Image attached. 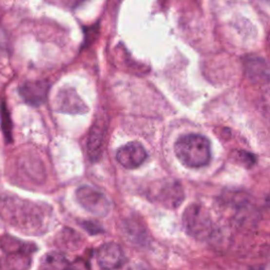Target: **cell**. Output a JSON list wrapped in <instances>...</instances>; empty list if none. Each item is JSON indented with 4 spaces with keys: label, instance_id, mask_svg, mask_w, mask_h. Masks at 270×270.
Returning <instances> with one entry per match:
<instances>
[{
    "label": "cell",
    "instance_id": "16",
    "mask_svg": "<svg viewBox=\"0 0 270 270\" xmlns=\"http://www.w3.org/2000/svg\"><path fill=\"white\" fill-rule=\"evenodd\" d=\"M0 267H1V261H0Z\"/></svg>",
    "mask_w": 270,
    "mask_h": 270
},
{
    "label": "cell",
    "instance_id": "5",
    "mask_svg": "<svg viewBox=\"0 0 270 270\" xmlns=\"http://www.w3.org/2000/svg\"><path fill=\"white\" fill-rule=\"evenodd\" d=\"M14 209L9 211L10 217L12 218V223L16 225L20 229L28 231L37 230L42 225L43 216L41 212H38L35 207L30 208L29 204H14Z\"/></svg>",
    "mask_w": 270,
    "mask_h": 270
},
{
    "label": "cell",
    "instance_id": "1",
    "mask_svg": "<svg viewBox=\"0 0 270 270\" xmlns=\"http://www.w3.org/2000/svg\"><path fill=\"white\" fill-rule=\"evenodd\" d=\"M177 158L189 168H201L208 165L211 158L210 141L200 134L181 136L174 145Z\"/></svg>",
    "mask_w": 270,
    "mask_h": 270
},
{
    "label": "cell",
    "instance_id": "6",
    "mask_svg": "<svg viewBox=\"0 0 270 270\" xmlns=\"http://www.w3.org/2000/svg\"><path fill=\"white\" fill-rule=\"evenodd\" d=\"M96 262L101 269L115 270L124 264L125 254L118 244L107 243L97 249Z\"/></svg>",
    "mask_w": 270,
    "mask_h": 270
},
{
    "label": "cell",
    "instance_id": "10",
    "mask_svg": "<svg viewBox=\"0 0 270 270\" xmlns=\"http://www.w3.org/2000/svg\"><path fill=\"white\" fill-rule=\"evenodd\" d=\"M57 105L61 111L65 112H72V113H79L86 110V106L79 99L78 96L75 92L70 91H62L59 93L58 98H57Z\"/></svg>",
    "mask_w": 270,
    "mask_h": 270
},
{
    "label": "cell",
    "instance_id": "8",
    "mask_svg": "<svg viewBox=\"0 0 270 270\" xmlns=\"http://www.w3.org/2000/svg\"><path fill=\"white\" fill-rule=\"evenodd\" d=\"M49 85L46 81H27L19 88L21 97L32 106H39L47 99Z\"/></svg>",
    "mask_w": 270,
    "mask_h": 270
},
{
    "label": "cell",
    "instance_id": "2",
    "mask_svg": "<svg viewBox=\"0 0 270 270\" xmlns=\"http://www.w3.org/2000/svg\"><path fill=\"white\" fill-rule=\"evenodd\" d=\"M183 224L188 234L194 239L205 240L211 234V216L208 210L202 205H190L183 214Z\"/></svg>",
    "mask_w": 270,
    "mask_h": 270
},
{
    "label": "cell",
    "instance_id": "12",
    "mask_svg": "<svg viewBox=\"0 0 270 270\" xmlns=\"http://www.w3.org/2000/svg\"><path fill=\"white\" fill-rule=\"evenodd\" d=\"M0 244H1V248L6 253V255L18 252H34L36 249L34 246H32L31 244L23 243L15 239V237H12L9 235L2 237Z\"/></svg>",
    "mask_w": 270,
    "mask_h": 270
},
{
    "label": "cell",
    "instance_id": "14",
    "mask_svg": "<svg viewBox=\"0 0 270 270\" xmlns=\"http://www.w3.org/2000/svg\"><path fill=\"white\" fill-rule=\"evenodd\" d=\"M247 72L250 78L252 80H263L266 76V67L264 66V61L260 58H253L247 63Z\"/></svg>",
    "mask_w": 270,
    "mask_h": 270
},
{
    "label": "cell",
    "instance_id": "15",
    "mask_svg": "<svg viewBox=\"0 0 270 270\" xmlns=\"http://www.w3.org/2000/svg\"><path fill=\"white\" fill-rule=\"evenodd\" d=\"M67 270H78V269H74V268H68Z\"/></svg>",
    "mask_w": 270,
    "mask_h": 270
},
{
    "label": "cell",
    "instance_id": "4",
    "mask_svg": "<svg viewBox=\"0 0 270 270\" xmlns=\"http://www.w3.org/2000/svg\"><path fill=\"white\" fill-rule=\"evenodd\" d=\"M76 197L83 208L95 215H107L112 208L111 201L108 196L90 186L80 187L76 191Z\"/></svg>",
    "mask_w": 270,
    "mask_h": 270
},
{
    "label": "cell",
    "instance_id": "11",
    "mask_svg": "<svg viewBox=\"0 0 270 270\" xmlns=\"http://www.w3.org/2000/svg\"><path fill=\"white\" fill-rule=\"evenodd\" d=\"M69 268V261L60 252H49L40 262V270H67Z\"/></svg>",
    "mask_w": 270,
    "mask_h": 270
},
{
    "label": "cell",
    "instance_id": "9",
    "mask_svg": "<svg viewBox=\"0 0 270 270\" xmlns=\"http://www.w3.org/2000/svg\"><path fill=\"white\" fill-rule=\"evenodd\" d=\"M106 124L105 120L99 119L92 126L91 131L89 133L88 137V154L93 162L97 160L104 149L105 136H106Z\"/></svg>",
    "mask_w": 270,
    "mask_h": 270
},
{
    "label": "cell",
    "instance_id": "13",
    "mask_svg": "<svg viewBox=\"0 0 270 270\" xmlns=\"http://www.w3.org/2000/svg\"><path fill=\"white\" fill-rule=\"evenodd\" d=\"M32 252H18L6 255V267L9 270H28L31 267Z\"/></svg>",
    "mask_w": 270,
    "mask_h": 270
},
{
    "label": "cell",
    "instance_id": "3",
    "mask_svg": "<svg viewBox=\"0 0 270 270\" xmlns=\"http://www.w3.org/2000/svg\"><path fill=\"white\" fill-rule=\"evenodd\" d=\"M152 201L162 204L167 208H176L184 200L182 186L174 179H163L154 183L149 190Z\"/></svg>",
    "mask_w": 270,
    "mask_h": 270
},
{
    "label": "cell",
    "instance_id": "7",
    "mask_svg": "<svg viewBox=\"0 0 270 270\" xmlns=\"http://www.w3.org/2000/svg\"><path fill=\"white\" fill-rule=\"evenodd\" d=\"M148 156L144 146L133 141L121 148L116 153L117 162L127 169H136L143 164Z\"/></svg>",
    "mask_w": 270,
    "mask_h": 270
}]
</instances>
